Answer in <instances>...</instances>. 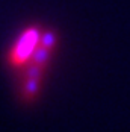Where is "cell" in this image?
<instances>
[{
  "label": "cell",
  "instance_id": "obj_1",
  "mask_svg": "<svg viewBox=\"0 0 130 132\" xmlns=\"http://www.w3.org/2000/svg\"><path fill=\"white\" fill-rule=\"evenodd\" d=\"M58 43L53 30L27 24L6 49L5 65L17 79V96L23 105L38 102Z\"/></svg>",
  "mask_w": 130,
  "mask_h": 132
}]
</instances>
